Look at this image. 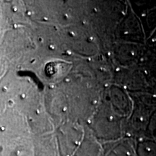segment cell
Segmentation results:
<instances>
[{"instance_id":"1","label":"cell","mask_w":156,"mask_h":156,"mask_svg":"<svg viewBox=\"0 0 156 156\" xmlns=\"http://www.w3.org/2000/svg\"><path fill=\"white\" fill-rule=\"evenodd\" d=\"M109 156H136V152L134 151L131 142L125 141L115 146Z\"/></svg>"},{"instance_id":"2","label":"cell","mask_w":156,"mask_h":156,"mask_svg":"<svg viewBox=\"0 0 156 156\" xmlns=\"http://www.w3.org/2000/svg\"><path fill=\"white\" fill-rule=\"evenodd\" d=\"M136 152V156H156V142L150 140L140 142Z\"/></svg>"}]
</instances>
